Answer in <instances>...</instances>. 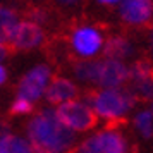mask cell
Masks as SVG:
<instances>
[{
	"label": "cell",
	"instance_id": "obj_1",
	"mask_svg": "<svg viewBox=\"0 0 153 153\" xmlns=\"http://www.w3.org/2000/svg\"><path fill=\"white\" fill-rule=\"evenodd\" d=\"M28 136L36 153H65L74 145V132L60 122L55 110L36 114L28 124Z\"/></svg>",
	"mask_w": 153,
	"mask_h": 153
},
{
	"label": "cell",
	"instance_id": "obj_2",
	"mask_svg": "<svg viewBox=\"0 0 153 153\" xmlns=\"http://www.w3.org/2000/svg\"><path fill=\"white\" fill-rule=\"evenodd\" d=\"M134 102V93L117 88H107L91 97L93 110L105 119H120L131 110Z\"/></svg>",
	"mask_w": 153,
	"mask_h": 153
},
{
	"label": "cell",
	"instance_id": "obj_3",
	"mask_svg": "<svg viewBox=\"0 0 153 153\" xmlns=\"http://www.w3.org/2000/svg\"><path fill=\"white\" fill-rule=\"evenodd\" d=\"M55 114L60 119V122L72 131L83 132L95 127V124H97V112L83 102H74V100L64 102L59 105Z\"/></svg>",
	"mask_w": 153,
	"mask_h": 153
},
{
	"label": "cell",
	"instance_id": "obj_4",
	"mask_svg": "<svg viewBox=\"0 0 153 153\" xmlns=\"http://www.w3.org/2000/svg\"><path fill=\"white\" fill-rule=\"evenodd\" d=\"M126 139L115 131H103L88 138L74 153H126Z\"/></svg>",
	"mask_w": 153,
	"mask_h": 153
},
{
	"label": "cell",
	"instance_id": "obj_5",
	"mask_svg": "<svg viewBox=\"0 0 153 153\" xmlns=\"http://www.w3.org/2000/svg\"><path fill=\"white\" fill-rule=\"evenodd\" d=\"M50 79V69L47 65H36L29 71L19 83L17 95L35 102L47 91V83Z\"/></svg>",
	"mask_w": 153,
	"mask_h": 153
},
{
	"label": "cell",
	"instance_id": "obj_6",
	"mask_svg": "<svg viewBox=\"0 0 153 153\" xmlns=\"http://www.w3.org/2000/svg\"><path fill=\"white\" fill-rule=\"evenodd\" d=\"M43 40L42 28L33 21H22L16 24L9 42L17 50H31L38 47Z\"/></svg>",
	"mask_w": 153,
	"mask_h": 153
},
{
	"label": "cell",
	"instance_id": "obj_7",
	"mask_svg": "<svg viewBox=\"0 0 153 153\" xmlns=\"http://www.w3.org/2000/svg\"><path fill=\"white\" fill-rule=\"evenodd\" d=\"M131 77L129 67H126L120 60L107 59L100 62V76H98V84L103 88H117L122 83H126Z\"/></svg>",
	"mask_w": 153,
	"mask_h": 153
},
{
	"label": "cell",
	"instance_id": "obj_8",
	"mask_svg": "<svg viewBox=\"0 0 153 153\" xmlns=\"http://www.w3.org/2000/svg\"><path fill=\"white\" fill-rule=\"evenodd\" d=\"M72 47L79 55L91 57L102 48V35L93 28H79L72 35Z\"/></svg>",
	"mask_w": 153,
	"mask_h": 153
},
{
	"label": "cell",
	"instance_id": "obj_9",
	"mask_svg": "<svg viewBox=\"0 0 153 153\" xmlns=\"http://www.w3.org/2000/svg\"><path fill=\"white\" fill-rule=\"evenodd\" d=\"M153 14V0H122L120 16L129 24H143Z\"/></svg>",
	"mask_w": 153,
	"mask_h": 153
},
{
	"label": "cell",
	"instance_id": "obj_10",
	"mask_svg": "<svg viewBox=\"0 0 153 153\" xmlns=\"http://www.w3.org/2000/svg\"><path fill=\"white\" fill-rule=\"evenodd\" d=\"M47 100L50 103H64V102H69L77 95V88L74 86V83H71L69 79L65 77H55L52 83L47 86Z\"/></svg>",
	"mask_w": 153,
	"mask_h": 153
},
{
	"label": "cell",
	"instance_id": "obj_11",
	"mask_svg": "<svg viewBox=\"0 0 153 153\" xmlns=\"http://www.w3.org/2000/svg\"><path fill=\"white\" fill-rule=\"evenodd\" d=\"M103 53L107 55V59L122 60V59H126V57H129L132 53V47L126 38L115 36V38H110L107 42V45H105V48H103Z\"/></svg>",
	"mask_w": 153,
	"mask_h": 153
},
{
	"label": "cell",
	"instance_id": "obj_12",
	"mask_svg": "<svg viewBox=\"0 0 153 153\" xmlns=\"http://www.w3.org/2000/svg\"><path fill=\"white\" fill-rule=\"evenodd\" d=\"M31 146L22 138L14 134H2L0 136V153H31Z\"/></svg>",
	"mask_w": 153,
	"mask_h": 153
},
{
	"label": "cell",
	"instance_id": "obj_13",
	"mask_svg": "<svg viewBox=\"0 0 153 153\" xmlns=\"http://www.w3.org/2000/svg\"><path fill=\"white\" fill-rule=\"evenodd\" d=\"M74 74H76L81 81L98 83V76H100V62H98V60H84V62H77L76 65H74Z\"/></svg>",
	"mask_w": 153,
	"mask_h": 153
},
{
	"label": "cell",
	"instance_id": "obj_14",
	"mask_svg": "<svg viewBox=\"0 0 153 153\" xmlns=\"http://www.w3.org/2000/svg\"><path fill=\"white\" fill-rule=\"evenodd\" d=\"M17 16L10 9H0V45L10 40V35L17 24Z\"/></svg>",
	"mask_w": 153,
	"mask_h": 153
},
{
	"label": "cell",
	"instance_id": "obj_15",
	"mask_svg": "<svg viewBox=\"0 0 153 153\" xmlns=\"http://www.w3.org/2000/svg\"><path fill=\"white\" fill-rule=\"evenodd\" d=\"M134 124L138 127V131L141 132V136L146 139L153 138V114L148 110L139 112L136 119H134Z\"/></svg>",
	"mask_w": 153,
	"mask_h": 153
},
{
	"label": "cell",
	"instance_id": "obj_16",
	"mask_svg": "<svg viewBox=\"0 0 153 153\" xmlns=\"http://www.w3.org/2000/svg\"><path fill=\"white\" fill-rule=\"evenodd\" d=\"M129 74L134 81H145V79H153V65L146 60H138L129 67Z\"/></svg>",
	"mask_w": 153,
	"mask_h": 153
},
{
	"label": "cell",
	"instance_id": "obj_17",
	"mask_svg": "<svg viewBox=\"0 0 153 153\" xmlns=\"http://www.w3.org/2000/svg\"><path fill=\"white\" fill-rule=\"evenodd\" d=\"M134 95L145 100H153V79L134 81Z\"/></svg>",
	"mask_w": 153,
	"mask_h": 153
},
{
	"label": "cell",
	"instance_id": "obj_18",
	"mask_svg": "<svg viewBox=\"0 0 153 153\" xmlns=\"http://www.w3.org/2000/svg\"><path fill=\"white\" fill-rule=\"evenodd\" d=\"M31 110H33V102L28 100V98H24V97H19V95L14 100L12 107H10V112L12 114H29Z\"/></svg>",
	"mask_w": 153,
	"mask_h": 153
},
{
	"label": "cell",
	"instance_id": "obj_19",
	"mask_svg": "<svg viewBox=\"0 0 153 153\" xmlns=\"http://www.w3.org/2000/svg\"><path fill=\"white\" fill-rule=\"evenodd\" d=\"M5 79H7V71H5V67L0 65V84L5 83Z\"/></svg>",
	"mask_w": 153,
	"mask_h": 153
},
{
	"label": "cell",
	"instance_id": "obj_20",
	"mask_svg": "<svg viewBox=\"0 0 153 153\" xmlns=\"http://www.w3.org/2000/svg\"><path fill=\"white\" fill-rule=\"evenodd\" d=\"M5 57H7V50H5V47H4V45H0V62H2Z\"/></svg>",
	"mask_w": 153,
	"mask_h": 153
},
{
	"label": "cell",
	"instance_id": "obj_21",
	"mask_svg": "<svg viewBox=\"0 0 153 153\" xmlns=\"http://www.w3.org/2000/svg\"><path fill=\"white\" fill-rule=\"evenodd\" d=\"M98 2H102V4H107V5H112V4H115L119 0H98Z\"/></svg>",
	"mask_w": 153,
	"mask_h": 153
},
{
	"label": "cell",
	"instance_id": "obj_22",
	"mask_svg": "<svg viewBox=\"0 0 153 153\" xmlns=\"http://www.w3.org/2000/svg\"><path fill=\"white\" fill-rule=\"evenodd\" d=\"M59 2H60V4H74L76 0H59Z\"/></svg>",
	"mask_w": 153,
	"mask_h": 153
},
{
	"label": "cell",
	"instance_id": "obj_23",
	"mask_svg": "<svg viewBox=\"0 0 153 153\" xmlns=\"http://www.w3.org/2000/svg\"><path fill=\"white\" fill-rule=\"evenodd\" d=\"M152 114H153V105H152Z\"/></svg>",
	"mask_w": 153,
	"mask_h": 153
},
{
	"label": "cell",
	"instance_id": "obj_24",
	"mask_svg": "<svg viewBox=\"0 0 153 153\" xmlns=\"http://www.w3.org/2000/svg\"><path fill=\"white\" fill-rule=\"evenodd\" d=\"M152 43H153V40H152Z\"/></svg>",
	"mask_w": 153,
	"mask_h": 153
}]
</instances>
